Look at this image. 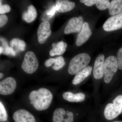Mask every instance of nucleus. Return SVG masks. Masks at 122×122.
Here are the masks:
<instances>
[{
  "label": "nucleus",
  "instance_id": "nucleus-33",
  "mask_svg": "<svg viewBox=\"0 0 122 122\" xmlns=\"http://www.w3.org/2000/svg\"><path fill=\"white\" fill-rule=\"evenodd\" d=\"M113 122H122V121H115Z\"/></svg>",
  "mask_w": 122,
  "mask_h": 122
},
{
  "label": "nucleus",
  "instance_id": "nucleus-21",
  "mask_svg": "<svg viewBox=\"0 0 122 122\" xmlns=\"http://www.w3.org/2000/svg\"><path fill=\"white\" fill-rule=\"evenodd\" d=\"M52 66L53 69L55 71H58L63 68L65 65V62L64 58L62 56L57 57L55 58H51Z\"/></svg>",
  "mask_w": 122,
  "mask_h": 122
},
{
  "label": "nucleus",
  "instance_id": "nucleus-14",
  "mask_svg": "<svg viewBox=\"0 0 122 122\" xmlns=\"http://www.w3.org/2000/svg\"><path fill=\"white\" fill-rule=\"evenodd\" d=\"M55 6L57 11L59 12L65 13L74 8L75 4L74 2L67 0H57Z\"/></svg>",
  "mask_w": 122,
  "mask_h": 122
},
{
  "label": "nucleus",
  "instance_id": "nucleus-28",
  "mask_svg": "<svg viewBox=\"0 0 122 122\" xmlns=\"http://www.w3.org/2000/svg\"><path fill=\"white\" fill-rule=\"evenodd\" d=\"M56 11H57V9L56 6L54 5L52 8H51L49 10L47 11L46 13V14L50 17H52L55 14L56 12Z\"/></svg>",
  "mask_w": 122,
  "mask_h": 122
},
{
  "label": "nucleus",
  "instance_id": "nucleus-31",
  "mask_svg": "<svg viewBox=\"0 0 122 122\" xmlns=\"http://www.w3.org/2000/svg\"><path fill=\"white\" fill-rule=\"evenodd\" d=\"M3 52V48H2V46H0V54L2 53Z\"/></svg>",
  "mask_w": 122,
  "mask_h": 122
},
{
  "label": "nucleus",
  "instance_id": "nucleus-2",
  "mask_svg": "<svg viewBox=\"0 0 122 122\" xmlns=\"http://www.w3.org/2000/svg\"><path fill=\"white\" fill-rule=\"evenodd\" d=\"M91 57L86 53H82L74 57L70 61L68 72L70 74L74 75L87 67L90 62Z\"/></svg>",
  "mask_w": 122,
  "mask_h": 122
},
{
  "label": "nucleus",
  "instance_id": "nucleus-24",
  "mask_svg": "<svg viewBox=\"0 0 122 122\" xmlns=\"http://www.w3.org/2000/svg\"><path fill=\"white\" fill-rule=\"evenodd\" d=\"M0 42L1 46L3 48V52L2 54L6 55L10 54V48L9 46L7 41L4 38H0Z\"/></svg>",
  "mask_w": 122,
  "mask_h": 122
},
{
  "label": "nucleus",
  "instance_id": "nucleus-32",
  "mask_svg": "<svg viewBox=\"0 0 122 122\" xmlns=\"http://www.w3.org/2000/svg\"><path fill=\"white\" fill-rule=\"evenodd\" d=\"M3 74L2 73H0V78H1L3 77Z\"/></svg>",
  "mask_w": 122,
  "mask_h": 122
},
{
  "label": "nucleus",
  "instance_id": "nucleus-8",
  "mask_svg": "<svg viewBox=\"0 0 122 122\" xmlns=\"http://www.w3.org/2000/svg\"><path fill=\"white\" fill-rule=\"evenodd\" d=\"M74 116L72 112L66 111L61 108L55 109L53 113V122H74Z\"/></svg>",
  "mask_w": 122,
  "mask_h": 122
},
{
  "label": "nucleus",
  "instance_id": "nucleus-3",
  "mask_svg": "<svg viewBox=\"0 0 122 122\" xmlns=\"http://www.w3.org/2000/svg\"><path fill=\"white\" fill-rule=\"evenodd\" d=\"M122 95L117 96L112 103L106 106L104 112L105 117L108 120H113L118 116L122 112Z\"/></svg>",
  "mask_w": 122,
  "mask_h": 122
},
{
  "label": "nucleus",
  "instance_id": "nucleus-12",
  "mask_svg": "<svg viewBox=\"0 0 122 122\" xmlns=\"http://www.w3.org/2000/svg\"><path fill=\"white\" fill-rule=\"evenodd\" d=\"M105 62V56L102 54L99 55L95 60L93 74L94 77L96 79H100L103 77Z\"/></svg>",
  "mask_w": 122,
  "mask_h": 122
},
{
  "label": "nucleus",
  "instance_id": "nucleus-7",
  "mask_svg": "<svg viewBox=\"0 0 122 122\" xmlns=\"http://www.w3.org/2000/svg\"><path fill=\"white\" fill-rule=\"evenodd\" d=\"M107 32L113 31L122 28V13L112 16L106 21L103 26Z\"/></svg>",
  "mask_w": 122,
  "mask_h": 122
},
{
  "label": "nucleus",
  "instance_id": "nucleus-9",
  "mask_svg": "<svg viewBox=\"0 0 122 122\" xmlns=\"http://www.w3.org/2000/svg\"><path fill=\"white\" fill-rule=\"evenodd\" d=\"M83 21L82 17L72 18L69 21L65 28L64 31L65 34L80 32L83 26Z\"/></svg>",
  "mask_w": 122,
  "mask_h": 122
},
{
  "label": "nucleus",
  "instance_id": "nucleus-22",
  "mask_svg": "<svg viewBox=\"0 0 122 122\" xmlns=\"http://www.w3.org/2000/svg\"><path fill=\"white\" fill-rule=\"evenodd\" d=\"M97 8L100 10H104L109 8L110 2L107 0H98L96 4Z\"/></svg>",
  "mask_w": 122,
  "mask_h": 122
},
{
  "label": "nucleus",
  "instance_id": "nucleus-11",
  "mask_svg": "<svg viewBox=\"0 0 122 122\" xmlns=\"http://www.w3.org/2000/svg\"><path fill=\"white\" fill-rule=\"evenodd\" d=\"M13 118L15 122H36L35 117L25 109H20L14 113Z\"/></svg>",
  "mask_w": 122,
  "mask_h": 122
},
{
  "label": "nucleus",
  "instance_id": "nucleus-18",
  "mask_svg": "<svg viewBox=\"0 0 122 122\" xmlns=\"http://www.w3.org/2000/svg\"><path fill=\"white\" fill-rule=\"evenodd\" d=\"M37 16V12L35 7L30 5L28 7V10L24 12L22 15V18L26 22L30 23L34 21Z\"/></svg>",
  "mask_w": 122,
  "mask_h": 122
},
{
  "label": "nucleus",
  "instance_id": "nucleus-34",
  "mask_svg": "<svg viewBox=\"0 0 122 122\" xmlns=\"http://www.w3.org/2000/svg\"></svg>",
  "mask_w": 122,
  "mask_h": 122
},
{
  "label": "nucleus",
  "instance_id": "nucleus-17",
  "mask_svg": "<svg viewBox=\"0 0 122 122\" xmlns=\"http://www.w3.org/2000/svg\"><path fill=\"white\" fill-rule=\"evenodd\" d=\"M53 49L50 51V56L60 55L63 54L65 52L67 47V44L64 42H58L57 43H54L52 44Z\"/></svg>",
  "mask_w": 122,
  "mask_h": 122
},
{
  "label": "nucleus",
  "instance_id": "nucleus-5",
  "mask_svg": "<svg viewBox=\"0 0 122 122\" xmlns=\"http://www.w3.org/2000/svg\"><path fill=\"white\" fill-rule=\"evenodd\" d=\"M118 69L117 58L113 56H110L105 60L104 64V81L108 83L111 81Z\"/></svg>",
  "mask_w": 122,
  "mask_h": 122
},
{
  "label": "nucleus",
  "instance_id": "nucleus-25",
  "mask_svg": "<svg viewBox=\"0 0 122 122\" xmlns=\"http://www.w3.org/2000/svg\"><path fill=\"white\" fill-rule=\"evenodd\" d=\"M117 60L118 68L119 70H122V47L118 51L117 54Z\"/></svg>",
  "mask_w": 122,
  "mask_h": 122
},
{
  "label": "nucleus",
  "instance_id": "nucleus-19",
  "mask_svg": "<svg viewBox=\"0 0 122 122\" xmlns=\"http://www.w3.org/2000/svg\"><path fill=\"white\" fill-rule=\"evenodd\" d=\"M109 14L115 15L122 13V0L112 1L109 8Z\"/></svg>",
  "mask_w": 122,
  "mask_h": 122
},
{
  "label": "nucleus",
  "instance_id": "nucleus-13",
  "mask_svg": "<svg viewBox=\"0 0 122 122\" xmlns=\"http://www.w3.org/2000/svg\"><path fill=\"white\" fill-rule=\"evenodd\" d=\"M92 34L89 24L87 22L83 23L82 28L79 33L76 39V44L77 46L82 45L87 41Z\"/></svg>",
  "mask_w": 122,
  "mask_h": 122
},
{
  "label": "nucleus",
  "instance_id": "nucleus-15",
  "mask_svg": "<svg viewBox=\"0 0 122 122\" xmlns=\"http://www.w3.org/2000/svg\"><path fill=\"white\" fill-rule=\"evenodd\" d=\"M92 70V67L90 66H87L85 69L78 72L72 81V84L76 85L81 83L90 75Z\"/></svg>",
  "mask_w": 122,
  "mask_h": 122
},
{
  "label": "nucleus",
  "instance_id": "nucleus-1",
  "mask_svg": "<svg viewBox=\"0 0 122 122\" xmlns=\"http://www.w3.org/2000/svg\"><path fill=\"white\" fill-rule=\"evenodd\" d=\"M31 105L38 111L47 110L50 106L53 99L52 93L49 90L42 87L37 90H33L29 96Z\"/></svg>",
  "mask_w": 122,
  "mask_h": 122
},
{
  "label": "nucleus",
  "instance_id": "nucleus-6",
  "mask_svg": "<svg viewBox=\"0 0 122 122\" xmlns=\"http://www.w3.org/2000/svg\"><path fill=\"white\" fill-rule=\"evenodd\" d=\"M16 87L17 82L15 79L8 77L0 82V94L5 96L11 95L15 91Z\"/></svg>",
  "mask_w": 122,
  "mask_h": 122
},
{
  "label": "nucleus",
  "instance_id": "nucleus-10",
  "mask_svg": "<svg viewBox=\"0 0 122 122\" xmlns=\"http://www.w3.org/2000/svg\"><path fill=\"white\" fill-rule=\"evenodd\" d=\"M51 25L48 21H45L39 25L37 30L38 39L39 44H44L51 34Z\"/></svg>",
  "mask_w": 122,
  "mask_h": 122
},
{
  "label": "nucleus",
  "instance_id": "nucleus-27",
  "mask_svg": "<svg viewBox=\"0 0 122 122\" xmlns=\"http://www.w3.org/2000/svg\"><path fill=\"white\" fill-rule=\"evenodd\" d=\"M8 17L5 15H1L0 16V27L1 28L7 23Z\"/></svg>",
  "mask_w": 122,
  "mask_h": 122
},
{
  "label": "nucleus",
  "instance_id": "nucleus-30",
  "mask_svg": "<svg viewBox=\"0 0 122 122\" xmlns=\"http://www.w3.org/2000/svg\"><path fill=\"white\" fill-rule=\"evenodd\" d=\"M10 54L13 56H15L16 55V53L15 52V51L11 47H10Z\"/></svg>",
  "mask_w": 122,
  "mask_h": 122
},
{
  "label": "nucleus",
  "instance_id": "nucleus-23",
  "mask_svg": "<svg viewBox=\"0 0 122 122\" xmlns=\"http://www.w3.org/2000/svg\"><path fill=\"white\" fill-rule=\"evenodd\" d=\"M8 119V114L3 103L0 102V122H6Z\"/></svg>",
  "mask_w": 122,
  "mask_h": 122
},
{
  "label": "nucleus",
  "instance_id": "nucleus-20",
  "mask_svg": "<svg viewBox=\"0 0 122 122\" xmlns=\"http://www.w3.org/2000/svg\"><path fill=\"white\" fill-rule=\"evenodd\" d=\"M26 44L24 41L17 38L12 39L10 42V47L12 48L16 53L25 49Z\"/></svg>",
  "mask_w": 122,
  "mask_h": 122
},
{
  "label": "nucleus",
  "instance_id": "nucleus-26",
  "mask_svg": "<svg viewBox=\"0 0 122 122\" xmlns=\"http://www.w3.org/2000/svg\"><path fill=\"white\" fill-rule=\"evenodd\" d=\"M0 1V14H4L8 13L11 11V8L8 5H2V0Z\"/></svg>",
  "mask_w": 122,
  "mask_h": 122
},
{
  "label": "nucleus",
  "instance_id": "nucleus-16",
  "mask_svg": "<svg viewBox=\"0 0 122 122\" xmlns=\"http://www.w3.org/2000/svg\"><path fill=\"white\" fill-rule=\"evenodd\" d=\"M63 99L70 102H81L85 100V95L82 93H73L70 92H66L62 95Z\"/></svg>",
  "mask_w": 122,
  "mask_h": 122
},
{
  "label": "nucleus",
  "instance_id": "nucleus-4",
  "mask_svg": "<svg viewBox=\"0 0 122 122\" xmlns=\"http://www.w3.org/2000/svg\"><path fill=\"white\" fill-rule=\"evenodd\" d=\"M39 62L34 53L32 51L27 52L21 64L22 70L27 73L32 74L37 70Z\"/></svg>",
  "mask_w": 122,
  "mask_h": 122
},
{
  "label": "nucleus",
  "instance_id": "nucleus-29",
  "mask_svg": "<svg viewBox=\"0 0 122 122\" xmlns=\"http://www.w3.org/2000/svg\"><path fill=\"white\" fill-rule=\"evenodd\" d=\"M80 2L84 3L87 6H92L93 5L96 4L97 0H80Z\"/></svg>",
  "mask_w": 122,
  "mask_h": 122
}]
</instances>
